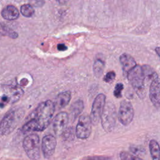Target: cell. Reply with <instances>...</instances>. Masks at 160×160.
Returning <instances> with one entry per match:
<instances>
[{"label":"cell","mask_w":160,"mask_h":160,"mask_svg":"<svg viewBox=\"0 0 160 160\" xmlns=\"http://www.w3.org/2000/svg\"><path fill=\"white\" fill-rule=\"evenodd\" d=\"M52 101L47 100L41 102L29 116V119L22 128L23 132L42 131L50 124L55 111Z\"/></svg>","instance_id":"obj_1"},{"label":"cell","mask_w":160,"mask_h":160,"mask_svg":"<svg viewBox=\"0 0 160 160\" xmlns=\"http://www.w3.org/2000/svg\"><path fill=\"white\" fill-rule=\"evenodd\" d=\"M128 79L136 94L141 99H144L146 94L145 88V76L142 66L137 65L127 74Z\"/></svg>","instance_id":"obj_2"},{"label":"cell","mask_w":160,"mask_h":160,"mask_svg":"<svg viewBox=\"0 0 160 160\" xmlns=\"http://www.w3.org/2000/svg\"><path fill=\"white\" fill-rule=\"evenodd\" d=\"M22 110L12 109L9 111L3 117L1 122L0 132L2 136L11 133L16 127L18 123L23 116Z\"/></svg>","instance_id":"obj_3"},{"label":"cell","mask_w":160,"mask_h":160,"mask_svg":"<svg viewBox=\"0 0 160 160\" xmlns=\"http://www.w3.org/2000/svg\"><path fill=\"white\" fill-rule=\"evenodd\" d=\"M116 118L117 112L114 104L111 102H108L106 103L101 118V125L105 131L111 132L114 129Z\"/></svg>","instance_id":"obj_4"},{"label":"cell","mask_w":160,"mask_h":160,"mask_svg":"<svg viewBox=\"0 0 160 160\" xmlns=\"http://www.w3.org/2000/svg\"><path fill=\"white\" fill-rule=\"evenodd\" d=\"M22 146L28 158L32 160H38L40 158L39 138L36 134H31L25 137Z\"/></svg>","instance_id":"obj_5"},{"label":"cell","mask_w":160,"mask_h":160,"mask_svg":"<svg viewBox=\"0 0 160 160\" xmlns=\"http://www.w3.org/2000/svg\"><path fill=\"white\" fill-rule=\"evenodd\" d=\"M105 105L106 96L102 93L98 94L93 101L91 112L89 116L93 125H96L99 120H101Z\"/></svg>","instance_id":"obj_6"},{"label":"cell","mask_w":160,"mask_h":160,"mask_svg":"<svg viewBox=\"0 0 160 160\" xmlns=\"http://www.w3.org/2000/svg\"><path fill=\"white\" fill-rule=\"evenodd\" d=\"M92 124L89 116L88 114L81 115L79 118L76 128V135L77 138L81 139H87L91 134Z\"/></svg>","instance_id":"obj_7"},{"label":"cell","mask_w":160,"mask_h":160,"mask_svg":"<svg viewBox=\"0 0 160 160\" xmlns=\"http://www.w3.org/2000/svg\"><path fill=\"white\" fill-rule=\"evenodd\" d=\"M134 109L132 104L128 101H122L119 106L118 118L119 122L124 126L129 124L134 118Z\"/></svg>","instance_id":"obj_8"},{"label":"cell","mask_w":160,"mask_h":160,"mask_svg":"<svg viewBox=\"0 0 160 160\" xmlns=\"http://www.w3.org/2000/svg\"><path fill=\"white\" fill-rule=\"evenodd\" d=\"M69 121V116L66 112H60L54 119L52 128L54 133L58 135L63 134L66 129Z\"/></svg>","instance_id":"obj_9"},{"label":"cell","mask_w":160,"mask_h":160,"mask_svg":"<svg viewBox=\"0 0 160 160\" xmlns=\"http://www.w3.org/2000/svg\"><path fill=\"white\" fill-rule=\"evenodd\" d=\"M57 141L55 137L51 134L45 136L42 139L41 149L45 158H49L54 154Z\"/></svg>","instance_id":"obj_10"},{"label":"cell","mask_w":160,"mask_h":160,"mask_svg":"<svg viewBox=\"0 0 160 160\" xmlns=\"http://www.w3.org/2000/svg\"><path fill=\"white\" fill-rule=\"evenodd\" d=\"M149 99L156 108H160V79L152 81L149 86Z\"/></svg>","instance_id":"obj_11"},{"label":"cell","mask_w":160,"mask_h":160,"mask_svg":"<svg viewBox=\"0 0 160 160\" xmlns=\"http://www.w3.org/2000/svg\"><path fill=\"white\" fill-rule=\"evenodd\" d=\"M119 61L121 64L123 72L126 76L131 69L137 66L134 58L127 53H123L120 56Z\"/></svg>","instance_id":"obj_12"},{"label":"cell","mask_w":160,"mask_h":160,"mask_svg":"<svg viewBox=\"0 0 160 160\" xmlns=\"http://www.w3.org/2000/svg\"><path fill=\"white\" fill-rule=\"evenodd\" d=\"M71 99V93L69 91H63L58 94L54 102L55 108L60 109L66 107Z\"/></svg>","instance_id":"obj_13"},{"label":"cell","mask_w":160,"mask_h":160,"mask_svg":"<svg viewBox=\"0 0 160 160\" xmlns=\"http://www.w3.org/2000/svg\"><path fill=\"white\" fill-rule=\"evenodd\" d=\"M1 16L4 19L14 21L19 18V12L14 6L8 5L2 10Z\"/></svg>","instance_id":"obj_14"},{"label":"cell","mask_w":160,"mask_h":160,"mask_svg":"<svg viewBox=\"0 0 160 160\" xmlns=\"http://www.w3.org/2000/svg\"><path fill=\"white\" fill-rule=\"evenodd\" d=\"M84 109L83 101L81 99H78L73 102L71 107V115L73 119H75L82 111Z\"/></svg>","instance_id":"obj_15"},{"label":"cell","mask_w":160,"mask_h":160,"mask_svg":"<svg viewBox=\"0 0 160 160\" xmlns=\"http://www.w3.org/2000/svg\"><path fill=\"white\" fill-rule=\"evenodd\" d=\"M149 151L152 160H160V146L154 139H151L149 144Z\"/></svg>","instance_id":"obj_16"},{"label":"cell","mask_w":160,"mask_h":160,"mask_svg":"<svg viewBox=\"0 0 160 160\" xmlns=\"http://www.w3.org/2000/svg\"><path fill=\"white\" fill-rule=\"evenodd\" d=\"M145 79L151 81V82L158 78V75L156 72L149 65H143L142 66Z\"/></svg>","instance_id":"obj_17"},{"label":"cell","mask_w":160,"mask_h":160,"mask_svg":"<svg viewBox=\"0 0 160 160\" xmlns=\"http://www.w3.org/2000/svg\"><path fill=\"white\" fill-rule=\"evenodd\" d=\"M104 66L105 64L102 60L98 59L94 61L93 65V72L96 78H99L101 76L104 71Z\"/></svg>","instance_id":"obj_18"},{"label":"cell","mask_w":160,"mask_h":160,"mask_svg":"<svg viewBox=\"0 0 160 160\" xmlns=\"http://www.w3.org/2000/svg\"><path fill=\"white\" fill-rule=\"evenodd\" d=\"M1 34L2 36H8L12 39H16L18 36V34L16 31L3 23L1 24Z\"/></svg>","instance_id":"obj_19"},{"label":"cell","mask_w":160,"mask_h":160,"mask_svg":"<svg viewBox=\"0 0 160 160\" xmlns=\"http://www.w3.org/2000/svg\"><path fill=\"white\" fill-rule=\"evenodd\" d=\"M20 11L22 15L26 18L32 17L34 13V10L33 7L29 4L22 5L21 6Z\"/></svg>","instance_id":"obj_20"},{"label":"cell","mask_w":160,"mask_h":160,"mask_svg":"<svg viewBox=\"0 0 160 160\" xmlns=\"http://www.w3.org/2000/svg\"><path fill=\"white\" fill-rule=\"evenodd\" d=\"M120 158L121 160H142L135 155L125 151L121 152Z\"/></svg>","instance_id":"obj_21"},{"label":"cell","mask_w":160,"mask_h":160,"mask_svg":"<svg viewBox=\"0 0 160 160\" xmlns=\"http://www.w3.org/2000/svg\"><path fill=\"white\" fill-rule=\"evenodd\" d=\"M124 88V86L122 83H117L114 87V96L117 98H120L122 97L121 92Z\"/></svg>","instance_id":"obj_22"},{"label":"cell","mask_w":160,"mask_h":160,"mask_svg":"<svg viewBox=\"0 0 160 160\" xmlns=\"http://www.w3.org/2000/svg\"><path fill=\"white\" fill-rule=\"evenodd\" d=\"M116 78V74L114 71H109L108 72L106 75L104 76L103 80L106 82H111L114 81Z\"/></svg>","instance_id":"obj_23"},{"label":"cell","mask_w":160,"mask_h":160,"mask_svg":"<svg viewBox=\"0 0 160 160\" xmlns=\"http://www.w3.org/2000/svg\"><path fill=\"white\" fill-rule=\"evenodd\" d=\"M82 160H109V158L104 156H90L86 157Z\"/></svg>","instance_id":"obj_24"},{"label":"cell","mask_w":160,"mask_h":160,"mask_svg":"<svg viewBox=\"0 0 160 160\" xmlns=\"http://www.w3.org/2000/svg\"><path fill=\"white\" fill-rule=\"evenodd\" d=\"M57 48L59 51H66L68 49V47L64 44H59L57 46Z\"/></svg>","instance_id":"obj_25"},{"label":"cell","mask_w":160,"mask_h":160,"mask_svg":"<svg viewBox=\"0 0 160 160\" xmlns=\"http://www.w3.org/2000/svg\"><path fill=\"white\" fill-rule=\"evenodd\" d=\"M155 51H156V54L158 55L159 58H160V47H157V48H156Z\"/></svg>","instance_id":"obj_26"}]
</instances>
